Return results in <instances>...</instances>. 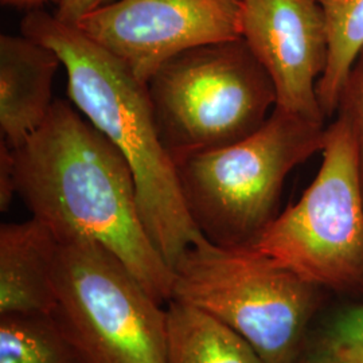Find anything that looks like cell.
Returning <instances> with one entry per match:
<instances>
[{
  "mask_svg": "<svg viewBox=\"0 0 363 363\" xmlns=\"http://www.w3.org/2000/svg\"><path fill=\"white\" fill-rule=\"evenodd\" d=\"M16 195L60 242L111 250L167 304L174 273L140 217L130 163L72 103L54 101L45 123L13 148Z\"/></svg>",
  "mask_w": 363,
  "mask_h": 363,
  "instance_id": "1",
  "label": "cell"
},
{
  "mask_svg": "<svg viewBox=\"0 0 363 363\" xmlns=\"http://www.w3.org/2000/svg\"><path fill=\"white\" fill-rule=\"evenodd\" d=\"M21 30L58 54L72 104L130 163L144 228L172 269L203 235L187 210L175 163L159 138L147 84L55 15L30 11Z\"/></svg>",
  "mask_w": 363,
  "mask_h": 363,
  "instance_id": "2",
  "label": "cell"
},
{
  "mask_svg": "<svg viewBox=\"0 0 363 363\" xmlns=\"http://www.w3.org/2000/svg\"><path fill=\"white\" fill-rule=\"evenodd\" d=\"M325 125L277 108L245 139L175 163L187 210L220 247H252L277 216L286 177L322 151Z\"/></svg>",
  "mask_w": 363,
  "mask_h": 363,
  "instance_id": "3",
  "label": "cell"
},
{
  "mask_svg": "<svg viewBox=\"0 0 363 363\" xmlns=\"http://www.w3.org/2000/svg\"><path fill=\"white\" fill-rule=\"evenodd\" d=\"M147 86L159 138L174 163L245 139L276 106L272 81L242 38L175 55Z\"/></svg>",
  "mask_w": 363,
  "mask_h": 363,
  "instance_id": "4",
  "label": "cell"
},
{
  "mask_svg": "<svg viewBox=\"0 0 363 363\" xmlns=\"http://www.w3.org/2000/svg\"><path fill=\"white\" fill-rule=\"evenodd\" d=\"M172 273L174 300L233 328L262 362L296 363L316 286L253 247H220L205 237L183 253Z\"/></svg>",
  "mask_w": 363,
  "mask_h": 363,
  "instance_id": "5",
  "label": "cell"
},
{
  "mask_svg": "<svg viewBox=\"0 0 363 363\" xmlns=\"http://www.w3.org/2000/svg\"><path fill=\"white\" fill-rule=\"evenodd\" d=\"M322 163L311 184L252 247L316 288H363V187L349 118L325 127Z\"/></svg>",
  "mask_w": 363,
  "mask_h": 363,
  "instance_id": "6",
  "label": "cell"
},
{
  "mask_svg": "<svg viewBox=\"0 0 363 363\" xmlns=\"http://www.w3.org/2000/svg\"><path fill=\"white\" fill-rule=\"evenodd\" d=\"M52 315L85 363H166V307L97 242H60Z\"/></svg>",
  "mask_w": 363,
  "mask_h": 363,
  "instance_id": "7",
  "label": "cell"
},
{
  "mask_svg": "<svg viewBox=\"0 0 363 363\" xmlns=\"http://www.w3.org/2000/svg\"><path fill=\"white\" fill-rule=\"evenodd\" d=\"M242 0H116L77 26L142 82L175 55L241 38Z\"/></svg>",
  "mask_w": 363,
  "mask_h": 363,
  "instance_id": "8",
  "label": "cell"
},
{
  "mask_svg": "<svg viewBox=\"0 0 363 363\" xmlns=\"http://www.w3.org/2000/svg\"><path fill=\"white\" fill-rule=\"evenodd\" d=\"M241 38L272 81L277 109L325 125L318 82L328 30L318 0H242Z\"/></svg>",
  "mask_w": 363,
  "mask_h": 363,
  "instance_id": "9",
  "label": "cell"
},
{
  "mask_svg": "<svg viewBox=\"0 0 363 363\" xmlns=\"http://www.w3.org/2000/svg\"><path fill=\"white\" fill-rule=\"evenodd\" d=\"M60 66L58 54L38 40L23 34L0 37V130L11 148L25 143L49 116Z\"/></svg>",
  "mask_w": 363,
  "mask_h": 363,
  "instance_id": "10",
  "label": "cell"
},
{
  "mask_svg": "<svg viewBox=\"0 0 363 363\" xmlns=\"http://www.w3.org/2000/svg\"><path fill=\"white\" fill-rule=\"evenodd\" d=\"M60 241L40 220L0 226V315L52 313Z\"/></svg>",
  "mask_w": 363,
  "mask_h": 363,
  "instance_id": "11",
  "label": "cell"
},
{
  "mask_svg": "<svg viewBox=\"0 0 363 363\" xmlns=\"http://www.w3.org/2000/svg\"><path fill=\"white\" fill-rule=\"evenodd\" d=\"M166 363H264L233 328L194 306L166 304Z\"/></svg>",
  "mask_w": 363,
  "mask_h": 363,
  "instance_id": "12",
  "label": "cell"
},
{
  "mask_svg": "<svg viewBox=\"0 0 363 363\" xmlns=\"http://www.w3.org/2000/svg\"><path fill=\"white\" fill-rule=\"evenodd\" d=\"M328 30V60L318 82V99L325 117L337 112L343 88L363 49V0H318Z\"/></svg>",
  "mask_w": 363,
  "mask_h": 363,
  "instance_id": "13",
  "label": "cell"
},
{
  "mask_svg": "<svg viewBox=\"0 0 363 363\" xmlns=\"http://www.w3.org/2000/svg\"><path fill=\"white\" fill-rule=\"evenodd\" d=\"M0 363H85L52 313L0 315Z\"/></svg>",
  "mask_w": 363,
  "mask_h": 363,
  "instance_id": "14",
  "label": "cell"
},
{
  "mask_svg": "<svg viewBox=\"0 0 363 363\" xmlns=\"http://www.w3.org/2000/svg\"><path fill=\"white\" fill-rule=\"evenodd\" d=\"M322 349L349 363H363V306L340 313Z\"/></svg>",
  "mask_w": 363,
  "mask_h": 363,
  "instance_id": "15",
  "label": "cell"
},
{
  "mask_svg": "<svg viewBox=\"0 0 363 363\" xmlns=\"http://www.w3.org/2000/svg\"><path fill=\"white\" fill-rule=\"evenodd\" d=\"M337 112L349 118L351 127L355 132L359 150V169L363 187V49L351 67Z\"/></svg>",
  "mask_w": 363,
  "mask_h": 363,
  "instance_id": "16",
  "label": "cell"
},
{
  "mask_svg": "<svg viewBox=\"0 0 363 363\" xmlns=\"http://www.w3.org/2000/svg\"><path fill=\"white\" fill-rule=\"evenodd\" d=\"M15 191L13 182V148L1 140L0 144V210L7 211L13 203Z\"/></svg>",
  "mask_w": 363,
  "mask_h": 363,
  "instance_id": "17",
  "label": "cell"
},
{
  "mask_svg": "<svg viewBox=\"0 0 363 363\" xmlns=\"http://www.w3.org/2000/svg\"><path fill=\"white\" fill-rule=\"evenodd\" d=\"M113 1L116 0H61V3L57 6L55 16L69 25H77L88 13Z\"/></svg>",
  "mask_w": 363,
  "mask_h": 363,
  "instance_id": "18",
  "label": "cell"
},
{
  "mask_svg": "<svg viewBox=\"0 0 363 363\" xmlns=\"http://www.w3.org/2000/svg\"><path fill=\"white\" fill-rule=\"evenodd\" d=\"M3 6L7 7H13V9H21V10H31L35 11L39 7L45 6L46 3H54L60 4L61 0H0Z\"/></svg>",
  "mask_w": 363,
  "mask_h": 363,
  "instance_id": "19",
  "label": "cell"
},
{
  "mask_svg": "<svg viewBox=\"0 0 363 363\" xmlns=\"http://www.w3.org/2000/svg\"><path fill=\"white\" fill-rule=\"evenodd\" d=\"M296 363H349L346 362L345 359L339 358L337 355H334L333 352L325 350V349H320V351H318L316 354H313L308 358H304V359H300L298 357Z\"/></svg>",
  "mask_w": 363,
  "mask_h": 363,
  "instance_id": "20",
  "label": "cell"
}]
</instances>
